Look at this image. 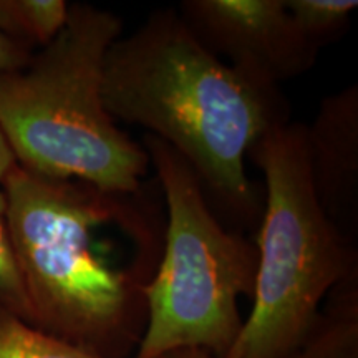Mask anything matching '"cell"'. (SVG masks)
Wrapping results in <instances>:
<instances>
[{"label": "cell", "instance_id": "obj_1", "mask_svg": "<svg viewBox=\"0 0 358 358\" xmlns=\"http://www.w3.org/2000/svg\"><path fill=\"white\" fill-rule=\"evenodd\" d=\"M0 187L32 324L96 357L128 355L163 256L161 189L110 192L19 164Z\"/></svg>", "mask_w": 358, "mask_h": 358}, {"label": "cell", "instance_id": "obj_2", "mask_svg": "<svg viewBox=\"0 0 358 358\" xmlns=\"http://www.w3.org/2000/svg\"><path fill=\"white\" fill-rule=\"evenodd\" d=\"M103 98L113 120L145 128L185 158L224 226L259 227L264 204L245 156L290 122L280 85L219 60L166 7L111 45Z\"/></svg>", "mask_w": 358, "mask_h": 358}, {"label": "cell", "instance_id": "obj_3", "mask_svg": "<svg viewBox=\"0 0 358 358\" xmlns=\"http://www.w3.org/2000/svg\"><path fill=\"white\" fill-rule=\"evenodd\" d=\"M122 35L116 13L70 3L62 32L25 66L0 73V128L20 168L110 192L141 189L150 158L103 98L106 53Z\"/></svg>", "mask_w": 358, "mask_h": 358}, {"label": "cell", "instance_id": "obj_4", "mask_svg": "<svg viewBox=\"0 0 358 358\" xmlns=\"http://www.w3.org/2000/svg\"><path fill=\"white\" fill-rule=\"evenodd\" d=\"M248 156L264 173L266 201L252 308L226 358H290L310 337L325 295L358 274V250L317 201L306 123L271 129Z\"/></svg>", "mask_w": 358, "mask_h": 358}, {"label": "cell", "instance_id": "obj_5", "mask_svg": "<svg viewBox=\"0 0 358 358\" xmlns=\"http://www.w3.org/2000/svg\"><path fill=\"white\" fill-rule=\"evenodd\" d=\"M143 148L164 199L159 266L145 289L146 325L134 358L201 348L226 358L243 329V295L252 299L259 252L244 232L219 221L185 158L159 138Z\"/></svg>", "mask_w": 358, "mask_h": 358}, {"label": "cell", "instance_id": "obj_6", "mask_svg": "<svg viewBox=\"0 0 358 358\" xmlns=\"http://www.w3.org/2000/svg\"><path fill=\"white\" fill-rule=\"evenodd\" d=\"M178 12L206 50L267 82L301 77L319 57L299 35L285 0H185Z\"/></svg>", "mask_w": 358, "mask_h": 358}, {"label": "cell", "instance_id": "obj_7", "mask_svg": "<svg viewBox=\"0 0 358 358\" xmlns=\"http://www.w3.org/2000/svg\"><path fill=\"white\" fill-rule=\"evenodd\" d=\"M306 156L322 211L350 243L358 236V87L320 101L306 124Z\"/></svg>", "mask_w": 358, "mask_h": 358}, {"label": "cell", "instance_id": "obj_8", "mask_svg": "<svg viewBox=\"0 0 358 358\" xmlns=\"http://www.w3.org/2000/svg\"><path fill=\"white\" fill-rule=\"evenodd\" d=\"M325 315L295 358H358V274L335 285Z\"/></svg>", "mask_w": 358, "mask_h": 358}, {"label": "cell", "instance_id": "obj_9", "mask_svg": "<svg viewBox=\"0 0 358 358\" xmlns=\"http://www.w3.org/2000/svg\"><path fill=\"white\" fill-rule=\"evenodd\" d=\"M69 8L65 0H0V32L35 53L62 32Z\"/></svg>", "mask_w": 358, "mask_h": 358}, {"label": "cell", "instance_id": "obj_10", "mask_svg": "<svg viewBox=\"0 0 358 358\" xmlns=\"http://www.w3.org/2000/svg\"><path fill=\"white\" fill-rule=\"evenodd\" d=\"M295 29L308 47L319 53L345 35L357 0H285Z\"/></svg>", "mask_w": 358, "mask_h": 358}, {"label": "cell", "instance_id": "obj_11", "mask_svg": "<svg viewBox=\"0 0 358 358\" xmlns=\"http://www.w3.org/2000/svg\"><path fill=\"white\" fill-rule=\"evenodd\" d=\"M0 358H101L0 308Z\"/></svg>", "mask_w": 358, "mask_h": 358}, {"label": "cell", "instance_id": "obj_12", "mask_svg": "<svg viewBox=\"0 0 358 358\" xmlns=\"http://www.w3.org/2000/svg\"><path fill=\"white\" fill-rule=\"evenodd\" d=\"M0 308L32 324V308L3 216H0Z\"/></svg>", "mask_w": 358, "mask_h": 358}, {"label": "cell", "instance_id": "obj_13", "mask_svg": "<svg viewBox=\"0 0 358 358\" xmlns=\"http://www.w3.org/2000/svg\"><path fill=\"white\" fill-rule=\"evenodd\" d=\"M34 53L0 32V73L19 70L29 64Z\"/></svg>", "mask_w": 358, "mask_h": 358}, {"label": "cell", "instance_id": "obj_14", "mask_svg": "<svg viewBox=\"0 0 358 358\" xmlns=\"http://www.w3.org/2000/svg\"><path fill=\"white\" fill-rule=\"evenodd\" d=\"M17 166L15 156H13L10 146L6 140L2 128H0V182L6 179L13 168Z\"/></svg>", "mask_w": 358, "mask_h": 358}, {"label": "cell", "instance_id": "obj_15", "mask_svg": "<svg viewBox=\"0 0 358 358\" xmlns=\"http://www.w3.org/2000/svg\"><path fill=\"white\" fill-rule=\"evenodd\" d=\"M159 358H216L211 353H208L206 350H201V348H181V350H173L164 353ZM290 358H295L290 357Z\"/></svg>", "mask_w": 358, "mask_h": 358}, {"label": "cell", "instance_id": "obj_16", "mask_svg": "<svg viewBox=\"0 0 358 358\" xmlns=\"http://www.w3.org/2000/svg\"><path fill=\"white\" fill-rule=\"evenodd\" d=\"M3 211H6V198H3V191L0 187V216H3Z\"/></svg>", "mask_w": 358, "mask_h": 358}]
</instances>
